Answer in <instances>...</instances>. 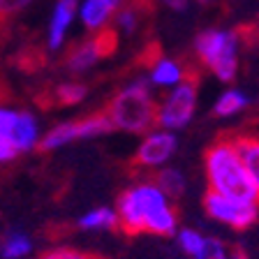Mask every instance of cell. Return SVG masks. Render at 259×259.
Segmentation results:
<instances>
[{
    "instance_id": "2",
    "label": "cell",
    "mask_w": 259,
    "mask_h": 259,
    "mask_svg": "<svg viewBox=\"0 0 259 259\" xmlns=\"http://www.w3.org/2000/svg\"><path fill=\"white\" fill-rule=\"evenodd\" d=\"M204 169L206 181H208V192L234 197V199L259 201L232 137H222L208 146L204 155Z\"/></svg>"
},
{
    "instance_id": "27",
    "label": "cell",
    "mask_w": 259,
    "mask_h": 259,
    "mask_svg": "<svg viewBox=\"0 0 259 259\" xmlns=\"http://www.w3.org/2000/svg\"><path fill=\"white\" fill-rule=\"evenodd\" d=\"M197 3H201V5H208V3H213V0H197Z\"/></svg>"
},
{
    "instance_id": "1",
    "label": "cell",
    "mask_w": 259,
    "mask_h": 259,
    "mask_svg": "<svg viewBox=\"0 0 259 259\" xmlns=\"http://www.w3.org/2000/svg\"><path fill=\"white\" fill-rule=\"evenodd\" d=\"M118 227L125 234L174 236L178 229V213L171 199L155 185V181H139L120 192L116 201Z\"/></svg>"
},
{
    "instance_id": "22",
    "label": "cell",
    "mask_w": 259,
    "mask_h": 259,
    "mask_svg": "<svg viewBox=\"0 0 259 259\" xmlns=\"http://www.w3.org/2000/svg\"><path fill=\"white\" fill-rule=\"evenodd\" d=\"M116 26L123 35H132V32L139 28V12L135 7H120L118 14H116Z\"/></svg>"
},
{
    "instance_id": "12",
    "label": "cell",
    "mask_w": 259,
    "mask_h": 259,
    "mask_svg": "<svg viewBox=\"0 0 259 259\" xmlns=\"http://www.w3.org/2000/svg\"><path fill=\"white\" fill-rule=\"evenodd\" d=\"M234 146H236L238 155H241L245 171H248L252 188L259 197V132H245V135H234Z\"/></svg>"
},
{
    "instance_id": "8",
    "label": "cell",
    "mask_w": 259,
    "mask_h": 259,
    "mask_svg": "<svg viewBox=\"0 0 259 259\" xmlns=\"http://www.w3.org/2000/svg\"><path fill=\"white\" fill-rule=\"evenodd\" d=\"M176 148H178L176 132H169V130H162V127L148 130L144 135V139L139 141L135 162L141 169H162L174 157Z\"/></svg>"
},
{
    "instance_id": "11",
    "label": "cell",
    "mask_w": 259,
    "mask_h": 259,
    "mask_svg": "<svg viewBox=\"0 0 259 259\" xmlns=\"http://www.w3.org/2000/svg\"><path fill=\"white\" fill-rule=\"evenodd\" d=\"M107 37L109 35H102V37L97 39H86V42H81L79 47H74L67 56V70L74 72V74H81V72L91 70L100 63L104 54H107Z\"/></svg>"
},
{
    "instance_id": "16",
    "label": "cell",
    "mask_w": 259,
    "mask_h": 259,
    "mask_svg": "<svg viewBox=\"0 0 259 259\" xmlns=\"http://www.w3.org/2000/svg\"><path fill=\"white\" fill-rule=\"evenodd\" d=\"M79 141V132H76V118L74 120H63V123L54 125L47 135L39 139V146L44 151H58L65 146Z\"/></svg>"
},
{
    "instance_id": "9",
    "label": "cell",
    "mask_w": 259,
    "mask_h": 259,
    "mask_svg": "<svg viewBox=\"0 0 259 259\" xmlns=\"http://www.w3.org/2000/svg\"><path fill=\"white\" fill-rule=\"evenodd\" d=\"M76 14H79V0H56L51 19H49V30H47V47L51 51H58L63 47Z\"/></svg>"
},
{
    "instance_id": "20",
    "label": "cell",
    "mask_w": 259,
    "mask_h": 259,
    "mask_svg": "<svg viewBox=\"0 0 259 259\" xmlns=\"http://www.w3.org/2000/svg\"><path fill=\"white\" fill-rule=\"evenodd\" d=\"M229 257H232V245L229 243H225L218 236H206L204 245L192 259H229Z\"/></svg>"
},
{
    "instance_id": "18",
    "label": "cell",
    "mask_w": 259,
    "mask_h": 259,
    "mask_svg": "<svg viewBox=\"0 0 259 259\" xmlns=\"http://www.w3.org/2000/svg\"><path fill=\"white\" fill-rule=\"evenodd\" d=\"M155 185L174 201L185 192V188H188V178H185V174L176 167H162V169H157Z\"/></svg>"
},
{
    "instance_id": "4",
    "label": "cell",
    "mask_w": 259,
    "mask_h": 259,
    "mask_svg": "<svg viewBox=\"0 0 259 259\" xmlns=\"http://www.w3.org/2000/svg\"><path fill=\"white\" fill-rule=\"evenodd\" d=\"M194 51L199 60L208 67L220 81H232L238 72V51L241 39L234 30L208 28L194 39Z\"/></svg>"
},
{
    "instance_id": "14",
    "label": "cell",
    "mask_w": 259,
    "mask_h": 259,
    "mask_svg": "<svg viewBox=\"0 0 259 259\" xmlns=\"http://www.w3.org/2000/svg\"><path fill=\"white\" fill-rule=\"evenodd\" d=\"M79 229L83 232H111L118 227V215L111 206H97V208L86 210L83 215L76 220Z\"/></svg>"
},
{
    "instance_id": "3",
    "label": "cell",
    "mask_w": 259,
    "mask_h": 259,
    "mask_svg": "<svg viewBox=\"0 0 259 259\" xmlns=\"http://www.w3.org/2000/svg\"><path fill=\"white\" fill-rule=\"evenodd\" d=\"M155 109L157 102L153 97V86L146 76H137L111 97L104 113L109 116L113 130L127 135H146L155 125Z\"/></svg>"
},
{
    "instance_id": "6",
    "label": "cell",
    "mask_w": 259,
    "mask_h": 259,
    "mask_svg": "<svg viewBox=\"0 0 259 259\" xmlns=\"http://www.w3.org/2000/svg\"><path fill=\"white\" fill-rule=\"evenodd\" d=\"M197 83L190 79L181 81L178 86L169 88V93L157 102L155 125L169 132H181L194 118L197 111Z\"/></svg>"
},
{
    "instance_id": "25",
    "label": "cell",
    "mask_w": 259,
    "mask_h": 259,
    "mask_svg": "<svg viewBox=\"0 0 259 259\" xmlns=\"http://www.w3.org/2000/svg\"><path fill=\"white\" fill-rule=\"evenodd\" d=\"M190 3L192 0H162V5L169 7L171 12H185L190 7Z\"/></svg>"
},
{
    "instance_id": "28",
    "label": "cell",
    "mask_w": 259,
    "mask_h": 259,
    "mask_svg": "<svg viewBox=\"0 0 259 259\" xmlns=\"http://www.w3.org/2000/svg\"><path fill=\"white\" fill-rule=\"evenodd\" d=\"M257 32H259V19H257Z\"/></svg>"
},
{
    "instance_id": "13",
    "label": "cell",
    "mask_w": 259,
    "mask_h": 259,
    "mask_svg": "<svg viewBox=\"0 0 259 259\" xmlns=\"http://www.w3.org/2000/svg\"><path fill=\"white\" fill-rule=\"evenodd\" d=\"M146 79H148L151 86L169 91V88L178 86L181 81H185V67L178 63L176 58L162 56V58H157L155 63L151 65V70H148V76H146Z\"/></svg>"
},
{
    "instance_id": "10",
    "label": "cell",
    "mask_w": 259,
    "mask_h": 259,
    "mask_svg": "<svg viewBox=\"0 0 259 259\" xmlns=\"http://www.w3.org/2000/svg\"><path fill=\"white\" fill-rule=\"evenodd\" d=\"M123 5L125 0H83L79 5V19L88 30H104Z\"/></svg>"
},
{
    "instance_id": "5",
    "label": "cell",
    "mask_w": 259,
    "mask_h": 259,
    "mask_svg": "<svg viewBox=\"0 0 259 259\" xmlns=\"http://www.w3.org/2000/svg\"><path fill=\"white\" fill-rule=\"evenodd\" d=\"M39 123L30 111L0 104V164L32 151L39 146Z\"/></svg>"
},
{
    "instance_id": "21",
    "label": "cell",
    "mask_w": 259,
    "mask_h": 259,
    "mask_svg": "<svg viewBox=\"0 0 259 259\" xmlns=\"http://www.w3.org/2000/svg\"><path fill=\"white\" fill-rule=\"evenodd\" d=\"M56 95H58V100L63 104H79L86 97V86L83 83H74V81H67V83H60Z\"/></svg>"
},
{
    "instance_id": "26",
    "label": "cell",
    "mask_w": 259,
    "mask_h": 259,
    "mask_svg": "<svg viewBox=\"0 0 259 259\" xmlns=\"http://www.w3.org/2000/svg\"><path fill=\"white\" fill-rule=\"evenodd\" d=\"M229 259H248V252H245L241 245H232V257Z\"/></svg>"
},
{
    "instance_id": "7",
    "label": "cell",
    "mask_w": 259,
    "mask_h": 259,
    "mask_svg": "<svg viewBox=\"0 0 259 259\" xmlns=\"http://www.w3.org/2000/svg\"><path fill=\"white\" fill-rule=\"evenodd\" d=\"M204 210L210 220H215L218 225H225L229 229H250L259 218V201H245V199H234V197H225V194L206 192L204 197Z\"/></svg>"
},
{
    "instance_id": "17",
    "label": "cell",
    "mask_w": 259,
    "mask_h": 259,
    "mask_svg": "<svg viewBox=\"0 0 259 259\" xmlns=\"http://www.w3.org/2000/svg\"><path fill=\"white\" fill-rule=\"evenodd\" d=\"M250 102H252V100H250L248 93L238 91V88H227L215 100L213 111H215V116H220V118H229V116L241 113L245 107H250Z\"/></svg>"
},
{
    "instance_id": "23",
    "label": "cell",
    "mask_w": 259,
    "mask_h": 259,
    "mask_svg": "<svg viewBox=\"0 0 259 259\" xmlns=\"http://www.w3.org/2000/svg\"><path fill=\"white\" fill-rule=\"evenodd\" d=\"M42 259H93V257L74 248H54V250H49V252H44Z\"/></svg>"
},
{
    "instance_id": "15",
    "label": "cell",
    "mask_w": 259,
    "mask_h": 259,
    "mask_svg": "<svg viewBox=\"0 0 259 259\" xmlns=\"http://www.w3.org/2000/svg\"><path fill=\"white\" fill-rule=\"evenodd\" d=\"M32 252V238L21 229H10L0 238V257L3 259H23Z\"/></svg>"
},
{
    "instance_id": "19",
    "label": "cell",
    "mask_w": 259,
    "mask_h": 259,
    "mask_svg": "<svg viewBox=\"0 0 259 259\" xmlns=\"http://www.w3.org/2000/svg\"><path fill=\"white\" fill-rule=\"evenodd\" d=\"M174 238H176V245L181 248V252L192 259L194 254L199 252L201 245H204L206 234H201L199 229H192V227H181V229H176Z\"/></svg>"
},
{
    "instance_id": "24",
    "label": "cell",
    "mask_w": 259,
    "mask_h": 259,
    "mask_svg": "<svg viewBox=\"0 0 259 259\" xmlns=\"http://www.w3.org/2000/svg\"><path fill=\"white\" fill-rule=\"evenodd\" d=\"M32 0H0V19H10V16L23 12Z\"/></svg>"
}]
</instances>
